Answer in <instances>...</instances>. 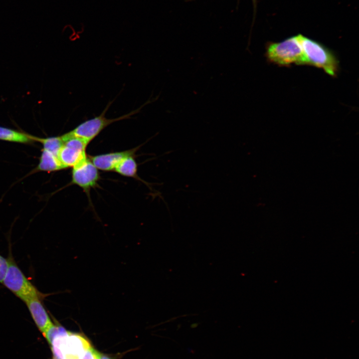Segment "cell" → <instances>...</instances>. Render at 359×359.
I'll return each mask as SVG.
<instances>
[{
	"mask_svg": "<svg viewBox=\"0 0 359 359\" xmlns=\"http://www.w3.org/2000/svg\"></svg>",
	"mask_w": 359,
	"mask_h": 359,
	"instance_id": "ac0fdd59",
	"label": "cell"
},
{
	"mask_svg": "<svg viewBox=\"0 0 359 359\" xmlns=\"http://www.w3.org/2000/svg\"><path fill=\"white\" fill-rule=\"evenodd\" d=\"M63 169L64 168L60 164L57 157L48 151L43 150L37 170L40 171L53 172Z\"/></svg>",
	"mask_w": 359,
	"mask_h": 359,
	"instance_id": "30bf717a",
	"label": "cell"
},
{
	"mask_svg": "<svg viewBox=\"0 0 359 359\" xmlns=\"http://www.w3.org/2000/svg\"><path fill=\"white\" fill-rule=\"evenodd\" d=\"M133 156L130 155L123 159L116 167L115 171L125 177L137 178V164Z\"/></svg>",
	"mask_w": 359,
	"mask_h": 359,
	"instance_id": "8fae6325",
	"label": "cell"
},
{
	"mask_svg": "<svg viewBox=\"0 0 359 359\" xmlns=\"http://www.w3.org/2000/svg\"><path fill=\"white\" fill-rule=\"evenodd\" d=\"M72 168V182L73 184L80 186L87 192L96 185L99 179V174L98 169L90 159L87 158Z\"/></svg>",
	"mask_w": 359,
	"mask_h": 359,
	"instance_id": "52a82bcc",
	"label": "cell"
},
{
	"mask_svg": "<svg viewBox=\"0 0 359 359\" xmlns=\"http://www.w3.org/2000/svg\"><path fill=\"white\" fill-rule=\"evenodd\" d=\"M43 298L33 297L24 302L38 330L43 335L53 325L51 318L42 302Z\"/></svg>",
	"mask_w": 359,
	"mask_h": 359,
	"instance_id": "ba28073f",
	"label": "cell"
},
{
	"mask_svg": "<svg viewBox=\"0 0 359 359\" xmlns=\"http://www.w3.org/2000/svg\"><path fill=\"white\" fill-rule=\"evenodd\" d=\"M252 1H253V4H254V8H255V7H256L257 0H252Z\"/></svg>",
	"mask_w": 359,
	"mask_h": 359,
	"instance_id": "e0dca14e",
	"label": "cell"
},
{
	"mask_svg": "<svg viewBox=\"0 0 359 359\" xmlns=\"http://www.w3.org/2000/svg\"><path fill=\"white\" fill-rule=\"evenodd\" d=\"M265 56L269 62L280 66L307 65L299 34L279 42L268 43Z\"/></svg>",
	"mask_w": 359,
	"mask_h": 359,
	"instance_id": "7a4b0ae2",
	"label": "cell"
},
{
	"mask_svg": "<svg viewBox=\"0 0 359 359\" xmlns=\"http://www.w3.org/2000/svg\"><path fill=\"white\" fill-rule=\"evenodd\" d=\"M0 140L27 143L34 140V137L10 129L0 127Z\"/></svg>",
	"mask_w": 359,
	"mask_h": 359,
	"instance_id": "7c38bea8",
	"label": "cell"
},
{
	"mask_svg": "<svg viewBox=\"0 0 359 359\" xmlns=\"http://www.w3.org/2000/svg\"><path fill=\"white\" fill-rule=\"evenodd\" d=\"M101 354L91 346L84 354L81 359H99Z\"/></svg>",
	"mask_w": 359,
	"mask_h": 359,
	"instance_id": "5bb4252c",
	"label": "cell"
},
{
	"mask_svg": "<svg viewBox=\"0 0 359 359\" xmlns=\"http://www.w3.org/2000/svg\"><path fill=\"white\" fill-rule=\"evenodd\" d=\"M152 102V100H149L141 107L120 117L115 118H107L105 116V114L112 103L111 102L108 104L104 111L99 115L81 123L69 133L71 135L80 138L89 143L110 125L121 120L130 119L132 116L138 113L146 105Z\"/></svg>",
	"mask_w": 359,
	"mask_h": 359,
	"instance_id": "5b68a950",
	"label": "cell"
},
{
	"mask_svg": "<svg viewBox=\"0 0 359 359\" xmlns=\"http://www.w3.org/2000/svg\"><path fill=\"white\" fill-rule=\"evenodd\" d=\"M307 65L322 69L332 77L337 76L339 61L335 53L320 42L299 34Z\"/></svg>",
	"mask_w": 359,
	"mask_h": 359,
	"instance_id": "3957f363",
	"label": "cell"
},
{
	"mask_svg": "<svg viewBox=\"0 0 359 359\" xmlns=\"http://www.w3.org/2000/svg\"><path fill=\"white\" fill-rule=\"evenodd\" d=\"M49 344L52 359H81L92 345L83 335L53 324L43 335Z\"/></svg>",
	"mask_w": 359,
	"mask_h": 359,
	"instance_id": "6da1fadb",
	"label": "cell"
},
{
	"mask_svg": "<svg viewBox=\"0 0 359 359\" xmlns=\"http://www.w3.org/2000/svg\"><path fill=\"white\" fill-rule=\"evenodd\" d=\"M99 359H113L109 356L101 354Z\"/></svg>",
	"mask_w": 359,
	"mask_h": 359,
	"instance_id": "2e32d148",
	"label": "cell"
},
{
	"mask_svg": "<svg viewBox=\"0 0 359 359\" xmlns=\"http://www.w3.org/2000/svg\"><path fill=\"white\" fill-rule=\"evenodd\" d=\"M8 266V259L0 254V283H2Z\"/></svg>",
	"mask_w": 359,
	"mask_h": 359,
	"instance_id": "9a60e30c",
	"label": "cell"
},
{
	"mask_svg": "<svg viewBox=\"0 0 359 359\" xmlns=\"http://www.w3.org/2000/svg\"><path fill=\"white\" fill-rule=\"evenodd\" d=\"M61 138L64 144L58 153V159L64 169L73 167L87 158L85 150L89 143L69 132Z\"/></svg>",
	"mask_w": 359,
	"mask_h": 359,
	"instance_id": "8992f818",
	"label": "cell"
},
{
	"mask_svg": "<svg viewBox=\"0 0 359 359\" xmlns=\"http://www.w3.org/2000/svg\"><path fill=\"white\" fill-rule=\"evenodd\" d=\"M7 259L8 266L2 282L3 285L23 302L33 297L43 299L45 295L25 276L16 264L10 252Z\"/></svg>",
	"mask_w": 359,
	"mask_h": 359,
	"instance_id": "277c9868",
	"label": "cell"
},
{
	"mask_svg": "<svg viewBox=\"0 0 359 359\" xmlns=\"http://www.w3.org/2000/svg\"><path fill=\"white\" fill-rule=\"evenodd\" d=\"M34 140L40 142L43 149L48 151L58 158V153L62 148L64 142L60 137H51L41 139L34 137Z\"/></svg>",
	"mask_w": 359,
	"mask_h": 359,
	"instance_id": "4fadbf2b",
	"label": "cell"
},
{
	"mask_svg": "<svg viewBox=\"0 0 359 359\" xmlns=\"http://www.w3.org/2000/svg\"><path fill=\"white\" fill-rule=\"evenodd\" d=\"M137 148L122 152L107 153L91 157L90 160L97 169L109 171L115 170L117 165L124 158L134 155Z\"/></svg>",
	"mask_w": 359,
	"mask_h": 359,
	"instance_id": "9c48e42d",
	"label": "cell"
}]
</instances>
